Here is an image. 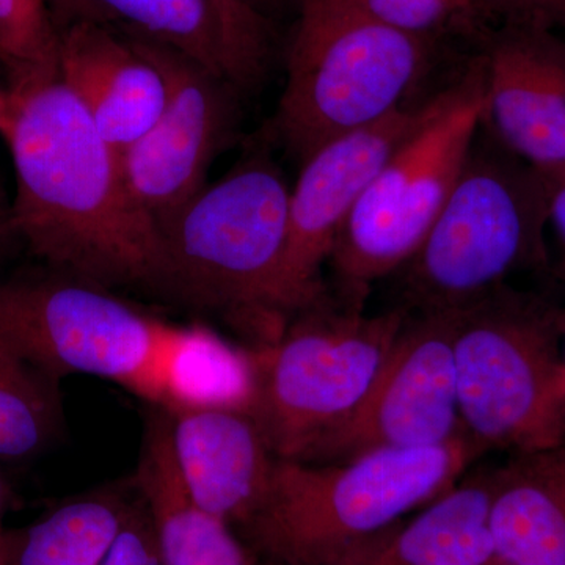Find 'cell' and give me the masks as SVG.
I'll list each match as a JSON object with an SVG mask.
<instances>
[{
    "mask_svg": "<svg viewBox=\"0 0 565 565\" xmlns=\"http://www.w3.org/2000/svg\"><path fill=\"white\" fill-rule=\"evenodd\" d=\"M6 95L0 136L17 180L9 233L55 273L162 292L161 232L76 95L58 74L10 85Z\"/></svg>",
    "mask_w": 565,
    "mask_h": 565,
    "instance_id": "cell-1",
    "label": "cell"
},
{
    "mask_svg": "<svg viewBox=\"0 0 565 565\" xmlns=\"http://www.w3.org/2000/svg\"><path fill=\"white\" fill-rule=\"evenodd\" d=\"M487 455L468 435L379 449L344 462L277 459L266 498L241 533L275 565H338L353 550L448 492Z\"/></svg>",
    "mask_w": 565,
    "mask_h": 565,
    "instance_id": "cell-2",
    "label": "cell"
},
{
    "mask_svg": "<svg viewBox=\"0 0 565 565\" xmlns=\"http://www.w3.org/2000/svg\"><path fill=\"white\" fill-rule=\"evenodd\" d=\"M291 188L252 152L161 228L163 294L218 311L270 343L291 321L282 300Z\"/></svg>",
    "mask_w": 565,
    "mask_h": 565,
    "instance_id": "cell-3",
    "label": "cell"
},
{
    "mask_svg": "<svg viewBox=\"0 0 565 565\" xmlns=\"http://www.w3.org/2000/svg\"><path fill=\"white\" fill-rule=\"evenodd\" d=\"M552 189L489 129L478 132L444 210L396 273L399 308L459 310L508 286L512 275L546 266Z\"/></svg>",
    "mask_w": 565,
    "mask_h": 565,
    "instance_id": "cell-4",
    "label": "cell"
},
{
    "mask_svg": "<svg viewBox=\"0 0 565 565\" xmlns=\"http://www.w3.org/2000/svg\"><path fill=\"white\" fill-rule=\"evenodd\" d=\"M297 9L273 129L303 162L407 106L429 68L433 41L388 28L351 0H299Z\"/></svg>",
    "mask_w": 565,
    "mask_h": 565,
    "instance_id": "cell-5",
    "label": "cell"
},
{
    "mask_svg": "<svg viewBox=\"0 0 565 565\" xmlns=\"http://www.w3.org/2000/svg\"><path fill=\"white\" fill-rule=\"evenodd\" d=\"M486 114L482 58L424 102L414 131L390 156L334 244V299L364 310L375 282L394 275L426 239L452 189Z\"/></svg>",
    "mask_w": 565,
    "mask_h": 565,
    "instance_id": "cell-6",
    "label": "cell"
},
{
    "mask_svg": "<svg viewBox=\"0 0 565 565\" xmlns=\"http://www.w3.org/2000/svg\"><path fill=\"white\" fill-rule=\"evenodd\" d=\"M407 315L399 307L366 315L329 297L297 315L270 343L245 348L248 414L277 459L300 462L359 408Z\"/></svg>",
    "mask_w": 565,
    "mask_h": 565,
    "instance_id": "cell-7",
    "label": "cell"
},
{
    "mask_svg": "<svg viewBox=\"0 0 565 565\" xmlns=\"http://www.w3.org/2000/svg\"><path fill=\"white\" fill-rule=\"evenodd\" d=\"M452 311L463 433L486 452L565 445L559 308L503 286Z\"/></svg>",
    "mask_w": 565,
    "mask_h": 565,
    "instance_id": "cell-8",
    "label": "cell"
},
{
    "mask_svg": "<svg viewBox=\"0 0 565 565\" xmlns=\"http://www.w3.org/2000/svg\"><path fill=\"white\" fill-rule=\"evenodd\" d=\"M185 334L70 275L0 281V340L58 382L93 375L167 408Z\"/></svg>",
    "mask_w": 565,
    "mask_h": 565,
    "instance_id": "cell-9",
    "label": "cell"
},
{
    "mask_svg": "<svg viewBox=\"0 0 565 565\" xmlns=\"http://www.w3.org/2000/svg\"><path fill=\"white\" fill-rule=\"evenodd\" d=\"M462 435L455 311L408 313L362 404L300 462H344L379 449L445 445Z\"/></svg>",
    "mask_w": 565,
    "mask_h": 565,
    "instance_id": "cell-10",
    "label": "cell"
},
{
    "mask_svg": "<svg viewBox=\"0 0 565 565\" xmlns=\"http://www.w3.org/2000/svg\"><path fill=\"white\" fill-rule=\"evenodd\" d=\"M137 43L162 70L167 102L120 162L134 200L161 232L206 188L211 163L237 139L239 90L180 52Z\"/></svg>",
    "mask_w": 565,
    "mask_h": 565,
    "instance_id": "cell-11",
    "label": "cell"
},
{
    "mask_svg": "<svg viewBox=\"0 0 565 565\" xmlns=\"http://www.w3.org/2000/svg\"><path fill=\"white\" fill-rule=\"evenodd\" d=\"M423 104L405 106L384 120L322 145L302 162L289 193L288 244L282 300L289 318L329 299L322 278L334 244L390 156L414 131Z\"/></svg>",
    "mask_w": 565,
    "mask_h": 565,
    "instance_id": "cell-12",
    "label": "cell"
},
{
    "mask_svg": "<svg viewBox=\"0 0 565 565\" xmlns=\"http://www.w3.org/2000/svg\"><path fill=\"white\" fill-rule=\"evenodd\" d=\"M484 122L494 139L546 181L565 174V39L534 25L504 24L481 55Z\"/></svg>",
    "mask_w": 565,
    "mask_h": 565,
    "instance_id": "cell-13",
    "label": "cell"
},
{
    "mask_svg": "<svg viewBox=\"0 0 565 565\" xmlns=\"http://www.w3.org/2000/svg\"><path fill=\"white\" fill-rule=\"evenodd\" d=\"M167 414L174 462L193 500L241 530L266 498L277 462L255 418L233 407Z\"/></svg>",
    "mask_w": 565,
    "mask_h": 565,
    "instance_id": "cell-14",
    "label": "cell"
},
{
    "mask_svg": "<svg viewBox=\"0 0 565 565\" xmlns=\"http://www.w3.org/2000/svg\"><path fill=\"white\" fill-rule=\"evenodd\" d=\"M58 33V77L121 154L166 106L162 70L137 41L95 22H74Z\"/></svg>",
    "mask_w": 565,
    "mask_h": 565,
    "instance_id": "cell-15",
    "label": "cell"
},
{
    "mask_svg": "<svg viewBox=\"0 0 565 565\" xmlns=\"http://www.w3.org/2000/svg\"><path fill=\"white\" fill-rule=\"evenodd\" d=\"M82 21L180 52L239 92L262 81L273 47L222 0H81Z\"/></svg>",
    "mask_w": 565,
    "mask_h": 565,
    "instance_id": "cell-16",
    "label": "cell"
},
{
    "mask_svg": "<svg viewBox=\"0 0 565 565\" xmlns=\"http://www.w3.org/2000/svg\"><path fill=\"white\" fill-rule=\"evenodd\" d=\"M132 486L166 565H256L236 530L193 500L174 462L169 414L151 407Z\"/></svg>",
    "mask_w": 565,
    "mask_h": 565,
    "instance_id": "cell-17",
    "label": "cell"
},
{
    "mask_svg": "<svg viewBox=\"0 0 565 565\" xmlns=\"http://www.w3.org/2000/svg\"><path fill=\"white\" fill-rule=\"evenodd\" d=\"M493 471L467 475L411 519L353 550L338 565H487L494 556Z\"/></svg>",
    "mask_w": 565,
    "mask_h": 565,
    "instance_id": "cell-18",
    "label": "cell"
},
{
    "mask_svg": "<svg viewBox=\"0 0 565 565\" xmlns=\"http://www.w3.org/2000/svg\"><path fill=\"white\" fill-rule=\"evenodd\" d=\"M490 531L503 565H565V445L494 468Z\"/></svg>",
    "mask_w": 565,
    "mask_h": 565,
    "instance_id": "cell-19",
    "label": "cell"
},
{
    "mask_svg": "<svg viewBox=\"0 0 565 565\" xmlns=\"http://www.w3.org/2000/svg\"><path fill=\"white\" fill-rule=\"evenodd\" d=\"M131 487L74 498L28 530L3 535V565H102L131 512Z\"/></svg>",
    "mask_w": 565,
    "mask_h": 565,
    "instance_id": "cell-20",
    "label": "cell"
},
{
    "mask_svg": "<svg viewBox=\"0 0 565 565\" xmlns=\"http://www.w3.org/2000/svg\"><path fill=\"white\" fill-rule=\"evenodd\" d=\"M61 384L0 340V463L28 462L61 437Z\"/></svg>",
    "mask_w": 565,
    "mask_h": 565,
    "instance_id": "cell-21",
    "label": "cell"
},
{
    "mask_svg": "<svg viewBox=\"0 0 565 565\" xmlns=\"http://www.w3.org/2000/svg\"><path fill=\"white\" fill-rule=\"evenodd\" d=\"M250 393L247 351L233 348L206 327H188L174 362L172 392L166 411L233 407L248 412Z\"/></svg>",
    "mask_w": 565,
    "mask_h": 565,
    "instance_id": "cell-22",
    "label": "cell"
},
{
    "mask_svg": "<svg viewBox=\"0 0 565 565\" xmlns=\"http://www.w3.org/2000/svg\"><path fill=\"white\" fill-rule=\"evenodd\" d=\"M58 44L46 0H0V63L10 85L57 76Z\"/></svg>",
    "mask_w": 565,
    "mask_h": 565,
    "instance_id": "cell-23",
    "label": "cell"
},
{
    "mask_svg": "<svg viewBox=\"0 0 565 565\" xmlns=\"http://www.w3.org/2000/svg\"><path fill=\"white\" fill-rule=\"evenodd\" d=\"M373 20L418 39L434 41L444 33L471 32L486 14L478 0H351Z\"/></svg>",
    "mask_w": 565,
    "mask_h": 565,
    "instance_id": "cell-24",
    "label": "cell"
},
{
    "mask_svg": "<svg viewBox=\"0 0 565 565\" xmlns=\"http://www.w3.org/2000/svg\"><path fill=\"white\" fill-rule=\"evenodd\" d=\"M102 565H166L156 545L150 516L139 494Z\"/></svg>",
    "mask_w": 565,
    "mask_h": 565,
    "instance_id": "cell-25",
    "label": "cell"
},
{
    "mask_svg": "<svg viewBox=\"0 0 565 565\" xmlns=\"http://www.w3.org/2000/svg\"><path fill=\"white\" fill-rule=\"evenodd\" d=\"M482 13L504 24L565 31V0H478Z\"/></svg>",
    "mask_w": 565,
    "mask_h": 565,
    "instance_id": "cell-26",
    "label": "cell"
},
{
    "mask_svg": "<svg viewBox=\"0 0 565 565\" xmlns=\"http://www.w3.org/2000/svg\"><path fill=\"white\" fill-rule=\"evenodd\" d=\"M230 11L237 18L248 31L273 41V28H270L269 13L285 3H296L299 0H222Z\"/></svg>",
    "mask_w": 565,
    "mask_h": 565,
    "instance_id": "cell-27",
    "label": "cell"
},
{
    "mask_svg": "<svg viewBox=\"0 0 565 565\" xmlns=\"http://www.w3.org/2000/svg\"><path fill=\"white\" fill-rule=\"evenodd\" d=\"M548 228L556 244V274L565 280V174L555 182L550 195Z\"/></svg>",
    "mask_w": 565,
    "mask_h": 565,
    "instance_id": "cell-28",
    "label": "cell"
},
{
    "mask_svg": "<svg viewBox=\"0 0 565 565\" xmlns=\"http://www.w3.org/2000/svg\"><path fill=\"white\" fill-rule=\"evenodd\" d=\"M58 32L81 21V0H46Z\"/></svg>",
    "mask_w": 565,
    "mask_h": 565,
    "instance_id": "cell-29",
    "label": "cell"
},
{
    "mask_svg": "<svg viewBox=\"0 0 565 565\" xmlns=\"http://www.w3.org/2000/svg\"><path fill=\"white\" fill-rule=\"evenodd\" d=\"M11 501H13V489H11L9 476L0 468V555H2L3 541L2 519L6 512L9 511Z\"/></svg>",
    "mask_w": 565,
    "mask_h": 565,
    "instance_id": "cell-30",
    "label": "cell"
},
{
    "mask_svg": "<svg viewBox=\"0 0 565 565\" xmlns=\"http://www.w3.org/2000/svg\"><path fill=\"white\" fill-rule=\"evenodd\" d=\"M561 394L565 404V310L559 315Z\"/></svg>",
    "mask_w": 565,
    "mask_h": 565,
    "instance_id": "cell-31",
    "label": "cell"
},
{
    "mask_svg": "<svg viewBox=\"0 0 565 565\" xmlns=\"http://www.w3.org/2000/svg\"><path fill=\"white\" fill-rule=\"evenodd\" d=\"M7 118V95L6 90L0 87V129H2L3 122Z\"/></svg>",
    "mask_w": 565,
    "mask_h": 565,
    "instance_id": "cell-32",
    "label": "cell"
},
{
    "mask_svg": "<svg viewBox=\"0 0 565 565\" xmlns=\"http://www.w3.org/2000/svg\"><path fill=\"white\" fill-rule=\"evenodd\" d=\"M9 233V228H7V221L0 222V255H2V241L3 236Z\"/></svg>",
    "mask_w": 565,
    "mask_h": 565,
    "instance_id": "cell-33",
    "label": "cell"
},
{
    "mask_svg": "<svg viewBox=\"0 0 565 565\" xmlns=\"http://www.w3.org/2000/svg\"><path fill=\"white\" fill-rule=\"evenodd\" d=\"M487 565H503V564H501L500 561L494 559V561H492V563L487 564Z\"/></svg>",
    "mask_w": 565,
    "mask_h": 565,
    "instance_id": "cell-34",
    "label": "cell"
},
{
    "mask_svg": "<svg viewBox=\"0 0 565 565\" xmlns=\"http://www.w3.org/2000/svg\"><path fill=\"white\" fill-rule=\"evenodd\" d=\"M0 565H3L2 555H0Z\"/></svg>",
    "mask_w": 565,
    "mask_h": 565,
    "instance_id": "cell-35",
    "label": "cell"
}]
</instances>
